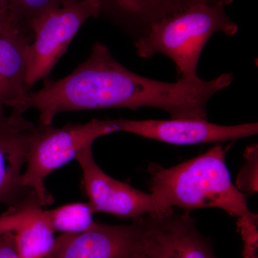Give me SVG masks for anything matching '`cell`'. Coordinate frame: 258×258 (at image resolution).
<instances>
[{
    "label": "cell",
    "instance_id": "cell-16",
    "mask_svg": "<svg viewBox=\"0 0 258 258\" xmlns=\"http://www.w3.org/2000/svg\"><path fill=\"white\" fill-rule=\"evenodd\" d=\"M244 164L236 180L235 186L244 195L258 191V149L257 144L249 147L244 153Z\"/></svg>",
    "mask_w": 258,
    "mask_h": 258
},
{
    "label": "cell",
    "instance_id": "cell-14",
    "mask_svg": "<svg viewBox=\"0 0 258 258\" xmlns=\"http://www.w3.org/2000/svg\"><path fill=\"white\" fill-rule=\"evenodd\" d=\"M89 203H76L45 210L47 220L54 232L77 234L91 228L95 222Z\"/></svg>",
    "mask_w": 258,
    "mask_h": 258
},
{
    "label": "cell",
    "instance_id": "cell-17",
    "mask_svg": "<svg viewBox=\"0 0 258 258\" xmlns=\"http://www.w3.org/2000/svg\"><path fill=\"white\" fill-rule=\"evenodd\" d=\"M23 113L19 110L13 109L11 113L7 115L5 113L4 106L0 105V134L32 124V122L25 119Z\"/></svg>",
    "mask_w": 258,
    "mask_h": 258
},
{
    "label": "cell",
    "instance_id": "cell-3",
    "mask_svg": "<svg viewBox=\"0 0 258 258\" xmlns=\"http://www.w3.org/2000/svg\"><path fill=\"white\" fill-rule=\"evenodd\" d=\"M222 5L199 4L162 19L134 41L137 55L149 59L163 55L176 66L179 80L195 81L199 60L212 35L234 36L239 30Z\"/></svg>",
    "mask_w": 258,
    "mask_h": 258
},
{
    "label": "cell",
    "instance_id": "cell-9",
    "mask_svg": "<svg viewBox=\"0 0 258 258\" xmlns=\"http://www.w3.org/2000/svg\"><path fill=\"white\" fill-rule=\"evenodd\" d=\"M139 218L127 225L95 222L85 232L62 234L47 258H137Z\"/></svg>",
    "mask_w": 258,
    "mask_h": 258
},
{
    "label": "cell",
    "instance_id": "cell-12",
    "mask_svg": "<svg viewBox=\"0 0 258 258\" xmlns=\"http://www.w3.org/2000/svg\"><path fill=\"white\" fill-rule=\"evenodd\" d=\"M33 37L11 30L0 34V105L25 113L28 48Z\"/></svg>",
    "mask_w": 258,
    "mask_h": 258
},
{
    "label": "cell",
    "instance_id": "cell-6",
    "mask_svg": "<svg viewBox=\"0 0 258 258\" xmlns=\"http://www.w3.org/2000/svg\"><path fill=\"white\" fill-rule=\"evenodd\" d=\"M137 258H217L211 243L187 212L174 210L139 217Z\"/></svg>",
    "mask_w": 258,
    "mask_h": 258
},
{
    "label": "cell",
    "instance_id": "cell-4",
    "mask_svg": "<svg viewBox=\"0 0 258 258\" xmlns=\"http://www.w3.org/2000/svg\"><path fill=\"white\" fill-rule=\"evenodd\" d=\"M117 132L115 119H92L86 123H69L60 128L52 124L35 126L27 153V168L22 175L24 187L38 197L44 206L53 203L45 179L56 169L92 148L98 138Z\"/></svg>",
    "mask_w": 258,
    "mask_h": 258
},
{
    "label": "cell",
    "instance_id": "cell-2",
    "mask_svg": "<svg viewBox=\"0 0 258 258\" xmlns=\"http://www.w3.org/2000/svg\"><path fill=\"white\" fill-rule=\"evenodd\" d=\"M220 144L198 157L172 167L151 164V194L164 213L173 208L191 211L201 208L223 210L240 218L254 215L247 196L237 189L226 164Z\"/></svg>",
    "mask_w": 258,
    "mask_h": 258
},
{
    "label": "cell",
    "instance_id": "cell-19",
    "mask_svg": "<svg viewBox=\"0 0 258 258\" xmlns=\"http://www.w3.org/2000/svg\"><path fill=\"white\" fill-rule=\"evenodd\" d=\"M11 30L8 0H0V34Z\"/></svg>",
    "mask_w": 258,
    "mask_h": 258
},
{
    "label": "cell",
    "instance_id": "cell-7",
    "mask_svg": "<svg viewBox=\"0 0 258 258\" xmlns=\"http://www.w3.org/2000/svg\"><path fill=\"white\" fill-rule=\"evenodd\" d=\"M83 171V185L93 212L134 220L147 215L164 214L151 193L113 179L93 158L92 148L76 157Z\"/></svg>",
    "mask_w": 258,
    "mask_h": 258
},
{
    "label": "cell",
    "instance_id": "cell-18",
    "mask_svg": "<svg viewBox=\"0 0 258 258\" xmlns=\"http://www.w3.org/2000/svg\"><path fill=\"white\" fill-rule=\"evenodd\" d=\"M0 258H22L18 253L15 237L12 232L0 235Z\"/></svg>",
    "mask_w": 258,
    "mask_h": 258
},
{
    "label": "cell",
    "instance_id": "cell-1",
    "mask_svg": "<svg viewBox=\"0 0 258 258\" xmlns=\"http://www.w3.org/2000/svg\"><path fill=\"white\" fill-rule=\"evenodd\" d=\"M225 86L220 77L174 83L144 77L115 60L106 45L96 42L88 58L69 76L46 80L38 91H30L24 110L35 108L45 125L64 112L109 108H154L171 118L208 120L209 101Z\"/></svg>",
    "mask_w": 258,
    "mask_h": 258
},
{
    "label": "cell",
    "instance_id": "cell-11",
    "mask_svg": "<svg viewBox=\"0 0 258 258\" xmlns=\"http://www.w3.org/2000/svg\"><path fill=\"white\" fill-rule=\"evenodd\" d=\"M41 200L32 192L0 215V235L12 232L22 258H47L55 244V232L47 220Z\"/></svg>",
    "mask_w": 258,
    "mask_h": 258
},
{
    "label": "cell",
    "instance_id": "cell-20",
    "mask_svg": "<svg viewBox=\"0 0 258 258\" xmlns=\"http://www.w3.org/2000/svg\"><path fill=\"white\" fill-rule=\"evenodd\" d=\"M242 258H258V247H243Z\"/></svg>",
    "mask_w": 258,
    "mask_h": 258
},
{
    "label": "cell",
    "instance_id": "cell-8",
    "mask_svg": "<svg viewBox=\"0 0 258 258\" xmlns=\"http://www.w3.org/2000/svg\"><path fill=\"white\" fill-rule=\"evenodd\" d=\"M117 132L139 136L143 138L172 145L188 146L222 142L247 138L258 133V123L225 125L208 120L115 119Z\"/></svg>",
    "mask_w": 258,
    "mask_h": 258
},
{
    "label": "cell",
    "instance_id": "cell-10",
    "mask_svg": "<svg viewBox=\"0 0 258 258\" xmlns=\"http://www.w3.org/2000/svg\"><path fill=\"white\" fill-rule=\"evenodd\" d=\"M100 16L135 41L154 24L174 13L199 4L227 7L233 0H96Z\"/></svg>",
    "mask_w": 258,
    "mask_h": 258
},
{
    "label": "cell",
    "instance_id": "cell-13",
    "mask_svg": "<svg viewBox=\"0 0 258 258\" xmlns=\"http://www.w3.org/2000/svg\"><path fill=\"white\" fill-rule=\"evenodd\" d=\"M35 126L32 124L0 134V205L13 208L32 192L22 184L29 143Z\"/></svg>",
    "mask_w": 258,
    "mask_h": 258
},
{
    "label": "cell",
    "instance_id": "cell-5",
    "mask_svg": "<svg viewBox=\"0 0 258 258\" xmlns=\"http://www.w3.org/2000/svg\"><path fill=\"white\" fill-rule=\"evenodd\" d=\"M100 16L96 0H81L51 10L32 22L28 48L27 88L48 77L87 20Z\"/></svg>",
    "mask_w": 258,
    "mask_h": 258
},
{
    "label": "cell",
    "instance_id": "cell-15",
    "mask_svg": "<svg viewBox=\"0 0 258 258\" xmlns=\"http://www.w3.org/2000/svg\"><path fill=\"white\" fill-rule=\"evenodd\" d=\"M81 0H8L12 29L33 37L31 25L34 20L51 10Z\"/></svg>",
    "mask_w": 258,
    "mask_h": 258
}]
</instances>
